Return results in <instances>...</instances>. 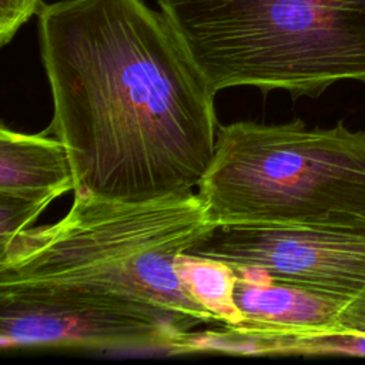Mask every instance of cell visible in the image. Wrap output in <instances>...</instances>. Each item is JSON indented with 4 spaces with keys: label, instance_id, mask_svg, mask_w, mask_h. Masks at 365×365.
Returning <instances> with one entry per match:
<instances>
[{
    "label": "cell",
    "instance_id": "7a4b0ae2",
    "mask_svg": "<svg viewBox=\"0 0 365 365\" xmlns=\"http://www.w3.org/2000/svg\"><path fill=\"white\" fill-rule=\"evenodd\" d=\"M215 224L198 194L130 204L74 192L54 224L0 245V288H53L164 308L195 328L222 324L185 289L175 259Z\"/></svg>",
    "mask_w": 365,
    "mask_h": 365
},
{
    "label": "cell",
    "instance_id": "5b68a950",
    "mask_svg": "<svg viewBox=\"0 0 365 365\" xmlns=\"http://www.w3.org/2000/svg\"><path fill=\"white\" fill-rule=\"evenodd\" d=\"M164 308L53 288H0L3 349H165L195 331Z\"/></svg>",
    "mask_w": 365,
    "mask_h": 365
},
{
    "label": "cell",
    "instance_id": "52a82bcc",
    "mask_svg": "<svg viewBox=\"0 0 365 365\" xmlns=\"http://www.w3.org/2000/svg\"><path fill=\"white\" fill-rule=\"evenodd\" d=\"M234 299L242 322L240 331L268 336H302L346 331L342 315L346 305L328 295L277 281L252 267H234Z\"/></svg>",
    "mask_w": 365,
    "mask_h": 365
},
{
    "label": "cell",
    "instance_id": "6da1fadb",
    "mask_svg": "<svg viewBox=\"0 0 365 365\" xmlns=\"http://www.w3.org/2000/svg\"><path fill=\"white\" fill-rule=\"evenodd\" d=\"M38 16L53 100L47 133L74 192L141 204L192 194L214 155L215 93L144 0H61Z\"/></svg>",
    "mask_w": 365,
    "mask_h": 365
},
{
    "label": "cell",
    "instance_id": "8992f818",
    "mask_svg": "<svg viewBox=\"0 0 365 365\" xmlns=\"http://www.w3.org/2000/svg\"><path fill=\"white\" fill-rule=\"evenodd\" d=\"M187 254L262 269L346 305L365 307V222L344 225H215Z\"/></svg>",
    "mask_w": 365,
    "mask_h": 365
},
{
    "label": "cell",
    "instance_id": "3957f363",
    "mask_svg": "<svg viewBox=\"0 0 365 365\" xmlns=\"http://www.w3.org/2000/svg\"><path fill=\"white\" fill-rule=\"evenodd\" d=\"M217 94L250 86L318 97L365 83V0H157Z\"/></svg>",
    "mask_w": 365,
    "mask_h": 365
},
{
    "label": "cell",
    "instance_id": "8fae6325",
    "mask_svg": "<svg viewBox=\"0 0 365 365\" xmlns=\"http://www.w3.org/2000/svg\"><path fill=\"white\" fill-rule=\"evenodd\" d=\"M342 324L345 329L365 335V307L345 309L342 315Z\"/></svg>",
    "mask_w": 365,
    "mask_h": 365
},
{
    "label": "cell",
    "instance_id": "277c9868",
    "mask_svg": "<svg viewBox=\"0 0 365 365\" xmlns=\"http://www.w3.org/2000/svg\"><path fill=\"white\" fill-rule=\"evenodd\" d=\"M197 188L215 225L365 222V131L299 118L220 125Z\"/></svg>",
    "mask_w": 365,
    "mask_h": 365
},
{
    "label": "cell",
    "instance_id": "9c48e42d",
    "mask_svg": "<svg viewBox=\"0 0 365 365\" xmlns=\"http://www.w3.org/2000/svg\"><path fill=\"white\" fill-rule=\"evenodd\" d=\"M175 271L191 297L220 322H242V314L234 299L237 271L232 265L208 257L181 254L175 259Z\"/></svg>",
    "mask_w": 365,
    "mask_h": 365
},
{
    "label": "cell",
    "instance_id": "ba28073f",
    "mask_svg": "<svg viewBox=\"0 0 365 365\" xmlns=\"http://www.w3.org/2000/svg\"><path fill=\"white\" fill-rule=\"evenodd\" d=\"M74 190L68 151L47 133L24 134L0 127V195L24 200L44 208Z\"/></svg>",
    "mask_w": 365,
    "mask_h": 365
},
{
    "label": "cell",
    "instance_id": "30bf717a",
    "mask_svg": "<svg viewBox=\"0 0 365 365\" xmlns=\"http://www.w3.org/2000/svg\"><path fill=\"white\" fill-rule=\"evenodd\" d=\"M43 6V0H0V46L9 44Z\"/></svg>",
    "mask_w": 365,
    "mask_h": 365
}]
</instances>
